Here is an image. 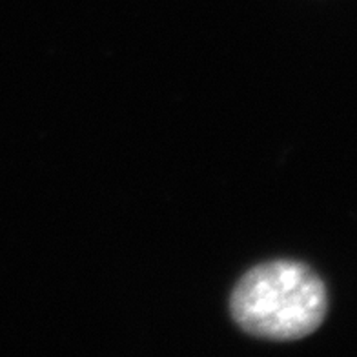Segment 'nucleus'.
Wrapping results in <instances>:
<instances>
[{
    "label": "nucleus",
    "instance_id": "nucleus-1",
    "mask_svg": "<svg viewBox=\"0 0 357 357\" xmlns=\"http://www.w3.org/2000/svg\"><path fill=\"white\" fill-rule=\"evenodd\" d=\"M230 312L245 334L281 343L299 341L323 324L328 294L306 264L273 261L243 275L231 291Z\"/></svg>",
    "mask_w": 357,
    "mask_h": 357
}]
</instances>
